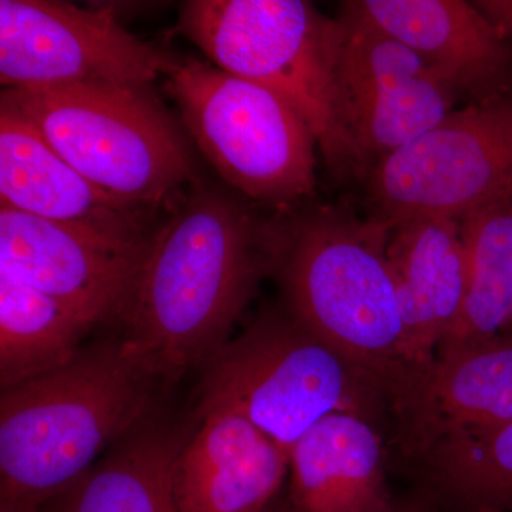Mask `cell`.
I'll return each instance as SVG.
<instances>
[{
    "mask_svg": "<svg viewBox=\"0 0 512 512\" xmlns=\"http://www.w3.org/2000/svg\"><path fill=\"white\" fill-rule=\"evenodd\" d=\"M93 328L53 296L0 269L2 390L69 365Z\"/></svg>",
    "mask_w": 512,
    "mask_h": 512,
    "instance_id": "cell-20",
    "label": "cell"
},
{
    "mask_svg": "<svg viewBox=\"0 0 512 512\" xmlns=\"http://www.w3.org/2000/svg\"><path fill=\"white\" fill-rule=\"evenodd\" d=\"M461 222L467 256L466 296L436 357L498 338L512 315V195Z\"/></svg>",
    "mask_w": 512,
    "mask_h": 512,
    "instance_id": "cell-19",
    "label": "cell"
},
{
    "mask_svg": "<svg viewBox=\"0 0 512 512\" xmlns=\"http://www.w3.org/2000/svg\"><path fill=\"white\" fill-rule=\"evenodd\" d=\"M386 251L402 312L407 359L419 376L436 360L466 296L463 222H404L390 229Z\"/></svg>",
    "mask_w": 512,
    "mask_h": 512,
    "instance_id": "cell-16",
    "label": "cell"
},
{
    "mask_svg": "<svg viewBox=\"0 0 512 512\" xmlns=\"http://www.w3.org/2000/svg\"><path fill=\"white\" fill-rule=\"evenodd\" d=\"M501 335L511 336L512 338V315L511 318L508 319L507 325H505V328L503 329V332H501Z\"/></svg>",
    "mask_w": 512,
    "mask_h": 512,
    "instance_id": "cell-24",
    "label": "cell"
},
{
    "mask_svg": "<svg viewBox=\"0 0 512 512\" xmlns=\"http://www.w3.org/2000/svg\"><path fill=\"white\" fill-rule=\"evenodd\" d=\"M289 512H384L394 504L384 476L382 439L372 420L333 413L289 454Z\"/></svg>",
    "mask_w": 512,
    "mask_h": 512,
    "instance_id": "cell-17",
    "label": "cell"
},
{
    "mask_svg": "<svg viewBox=\"0 0 512 512\" xmlns=\"http://www.w3.org/2000/svg\"><path fill=\"white\" fill-rule=\"evenodd\" d=\"M201 370L195 416L212 410L241 414L288 456L329 414L373 420L390 406L375 377L286 311L259 316Z\"/></svg>",
    "mask_w": 512,
    "mask_h": 512,
    "instance_id": "cell-5",
    "label": "cell"
},
{
    "mask_svg": "<svg viewBox=\"0 0 512 512\" xmlns=\"http://www.w3.org/2000/svg\"><path fill=\"white\" fill-rule=\"evenodd\" d=\"M384 512H424L421 511L419 507H416V505H397L393 504L392 507L389 508V510Z\"/></svg>",
    "mask_w": 512,
    "mask_h": 512,
    "instance_id": "cell-23",
    "label": "cell"
},
{
    "mask_svg": "<svg viewBox=\"0 0 512 512\" xmlns=\"http://www.w3.org/2000/svg\"><path fill=\"white\" fill-rule=\"evenodd\" d=\"M178 456L181 512H264L281 490L289 456L241 414L212 410Z\"/></svg>",
    "mask_w": 512,
    "mask_h": 512,
    "instance_id": "cell-15",
    "label": "cell"
},
{
    "mask_svg": "<svg viewBox=\"0 0 512 512\" xmlns=\"http://www.w3.org/2000/svg\"><path fill=\"white\" fill-rule=\"evenodd\" d=\"M336 82L343 126L366 184L394 151L453 113L461 96L409 46L340 3L335 18Z\"/></svg>",
    "mask_w": 512,
    "mask_h": 512,
    "instance_id": "cell-9",
    "label": "cell"
},
{
    "mask_svg": "<svg viewBox=\"0 0 512 512\" xmlns=\"http://www.w3.org/2000/svg\"><path fill=\"white\" fill-rule=\"evenodd\" d=\"M389 234L382 222L345 207L286 211L274 275L285 311L375 377L393 407L417 375L387 261Z\"/></svg>",
    "mask_w": 512,
    "mask_h": 512,
    "instance_id": "cell-3",
    "label": "cell"
},
{
    "mask_svg": "<svg viewBox=\"0 0 512 512\" xmlns=\"http://www.w3.org/2000/svg\"><path fill=\"white\" fill-rule=\"evenodd\" d=\"M369 217L390 229L461 218L512 195V92L467 103L394 151L366 181Z\"/></svg>",
    "mask_w": 512,
    "mask_h": 512,
    "instance_id": "cell-8",
    "label": "cell"
},
{
    "mask_svg": "<svg viewBox=\"0 0 512 512\" xmlns=\"http://www.w3.org/2000/svg\"><path fill=\"white\" fill-rule=\"evenodd\" d=\"M474 3L512 49V0H476Z\"/></svg>",
    "mask_w": 512,
    "mask_h": 512,
    "instance_id": "cell-22",
    "label": "cell"
},
{
    "mask_svg": "<svg viewBox=\"0 0 512 512\" xmlns=\"http://www.w3.org/2000/svg\"><path fill=\"white\" fill-rule=\"evenodd\" d=\"M177 30L218 69L291 104L330 173L359 180L340 109L335 18L305 0H191L181 8Z\"/></svg>",
    "mask_w": 512,
    "mask_h": 512,
    "instance_id": "cell-6",
    "label": "cell"
},
{
    "mask_svg": "<svg viewBox=\"0 0 512 512\" xmlns=\"http://www.w3.org/2000/svg\"><path fill=\"white\" fill-rule=\"evenodd\" d=\"M404 450L421 457L440 441L512 420V338L436 357L392 407Z\"/></svg>",
    "mask_w": 512,
    "mask_h": 512,
    "instance_id": "cell-14",
    "label": "cell"
},
{
    "mask_svg": "<svg viewBox=\"0 0 512 512\" xmlns=\"http://www.w3.org/2000/svg\"><path fill=\"white\" fill-rule=\"evenodd\" d=\"M167 77L184 126L229 187L281 211L312 197L318 143L291 104L191 57Z\"/></svg>",
    "mask_w": 512,
    "mask_h": 512,
    "instance_id": "cell-7",
    "label": "cell"
},
{
    "mask_svg": "<svg viewBox=\"0 0 512 512\" xmlns=\"http://www.w3.org/2000/svg\"><path fill=\"white\" fill-rule=\"evenodd\" d=\"M197 423V416L184 424L151 414L60 498L55 512H181L175 463Z\"/></svg>",
    "mask_w": 512,
    "mask_h": 512,
    "instance_id": "cell-18",
    "label": "cell"
},
{
    "mask_svg": "<svg viewBox=\"0 0 512 512\" xmlns=\"http://www.w3.org/2000/svg\"><path fill=\"white\" fill-rule=\"evenodd\" d=\"M0 104L32 124L87 181L124 204L156 211L195 180L184 134L150 86L6 89Z\"/></svg>",
    "mask_w": 512,
    "mask_h": 512,
    "instance_id": "cell-4",
    "label": "cell"
},
{
    "mask_svg": "<svg viewBox=\"0 0 512 512\" xmlns=\"http://www.w3.org/2000/svg\"><path fill=\"white\" fill-rule=\"evenodd\" d=\"M284 214L192 181L157 228L119 322L124 348L168 384L228 342L262 279L274 275Z\"/></svg>",
    "mask_w": 512,
    "mask_h": 512,
    "instance_id": "cell-1",
    "label": "cell"
},
{
    "mask_svg": "<svg viewBox=\"0 0 512 512\" xmlns=\"http://www.w3.org/2000/svg\"><path fill=\"white\" fill-rule=\"evenodd\" d=\"M153 237H110L0 207V269L97 326L119 318Z\"/></svg>",
    "mask_w": 512,
    "mask_h": 512,
    "instance_id": "cell-11",
    "label": "cell"
},
{
    "mask_svg": "<svg viewBox=\"0 0 512 512\" xmlns=\"http://www.w3.org/2000/svg\"><path fill=\"white\" fill-rule=\"evenodd\" d=\"M0 512H45V511L35 510V511H0Z\"/></svg>",
    "mask_w": 512,
    "mask_h": 512,
    "instance_id": "cell-26",
    "label": "cell"
},
{
    "mask_svg": "<svg viewBox=\"0 0 512 512\" xmlns=\"http://www.w3.org/2000/svg\"><path fill=\"white\" fill-rule=\"evenodd\" d=\"M420 458L454 503L470 512H512V420L440 441Z\"/></svg>",
    "mask_w": 512,
    "mask_h": 512,
    "instance_id": "cell-21",
    "label": "cell"
},
{
    "mask_svg": "<svg viewBox=\"0 0 512 512\" xmlns=\"http://www.w3.org/2000/svg\"><path fill=\"white\" fill-rule=\"evenodd\" d=\"M168 386L114 339L3 389L0 511L42 510L69 493L101 451L157 412Z\"/></svg>",
    "mask_w": 512,
    "mask_h": 512,
    "instance_id": "cell-2",
    "label": "cell"
},
{
    "mask_svg": "<svg viewBox=\"0 0 512 512\" xmlns=\"http://www.w3.org/2000/svg\"><path fill=\"white\" fill-rule=\"evenodd\" d=\"M181 60L131 35L109 8L0 0V82L6 89L89 83L150 86Z\"/></svg>",
    "mask_w": 512,
    "mask_h": 512,
    "instance_id": "cell-10",
    "label": "cell"
},
{
    "mask_svg": "<svg viewBox=\"0 0 512 512\" xmlns=\"http://www.w3.org/2000/svg\"><path fill=\"white\" fill-rule=\"evenodd\" d=\"M2 207L110 237L144 241L156 234L153 210L124 204L96 185L47 144L32 124L0 104Z\"/></svg>",
    "mask_w": 512,
    "mask_h": 512,
    "instance_id": "cell-13",
    "label": "cell"
},
{
    "mask_svg": "<svg viewBox=\"0 0 512 512\" xmlns=\"http://www.w3.org/2000/svg\"><path fill=\"white\" fill-rule=\"evenodd\" d=\"M264 512H289V510H276V508L272 507H269L268 510H265Z\"/></svg>",
    "mask_w": 512,
    "mask_h": 512,
    "instance_id": "cell-25",
    "label": "cell"
},
{
    "mask_svg": "<svg viewBox=\"0 0 512 512\" xmlns=\"http://www.w3.org/2000/svg\"><path fill=\"white\" fill-rule=\"evenodd\" d=\"M360 15L409 46L467 103L512 92V49L474 2L353 0Z\"/></svg>",
    "mask_w": 512,
    "mask_h": 512,
    "instance_id": "cell-12",
    "label": "cell"
}]
</instances>
